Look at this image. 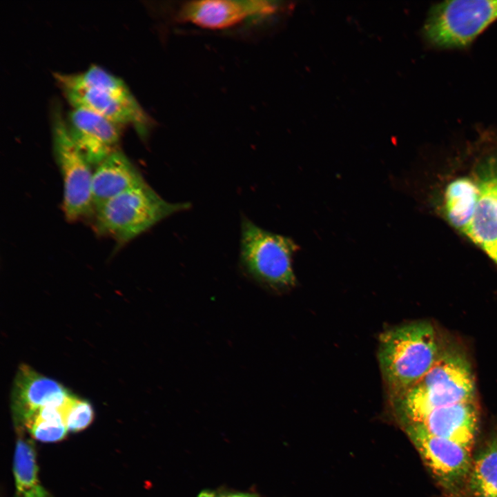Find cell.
Masks as SVG:
<instances>
[{"mask_svg": "<svg viewBox=\"0 0 497 497\" xmlns=\"http://www.w3.org/2000/svg\"><path fill=\"white\" fill-rule=\"evenodd\" d=\"M390 400L403 425L417 422L437 409L477 400L474 374L467 353L458 345L445 341L428 373Z\"/></svg>", "mask_w": 497, "mask_h": 497, "instance_id": "6da1fadb", "label": "cell"}, {"mask_svg": "<svg viewBox=\"0 0 497 497\" xmlns=\"http://www.w3.org/2000/svg\"><path fill=\"white\" fill-rule=\"evenodd\" d=\"M444 342L436 327L427 321L395 327L380 335L378 359L390 399L428 373Z\"/></svg>", "mask_w": 497, "mask_h": 497, "instance_id": "7a4b0ae2", "label": "cell"}, {"mask_svg": "<svg viewBox=\"0 0 497 497\" xmlns=\"http://www.w3.org/2000/svg\"><path fill=\"white\" fill-rule=\"evenodd\" d=\"M54 76L72 108L90 110L120 126L132 125L142 137L148 134L153 121L120 78L96 65Z\"/></svg>", "mask_w": 497, "mask_h": 497, "instance_id": "3957f363", "label": "cell"}, {"mask_svg": "<svg viewBox=\"0 0 497 497\" xmlns=\"http://www.w3.org/2000/svg\"><path fill=\"white\" fill-rule=\"evenodd\" d=\"M188 202L171 203L146 183L109 199L95 212V228L99 235L126 244L166 217L188 209Z\"/></svg>", "mask_w": 497, "mask_h": 497, "instance_id": "277c9868", "label": "cell"}, {"mask_svg": "<svg viewBox=\"0 0 497 497\" xmlns=\"http://www.w3.org/2000/svg\"><path fill=\"white\" fill-rule=\"evenodd\" d=\"M298 246L290 237L268 231L247 218L241 225L240 264L246 273L276 291L293 287V256Z\"/></svg>", "mask_w": 497, "mask_h": 497, "instance_id": "5b68a950", "label": "cell"}, {"mask_svg": "<svg viewBox=\"0 0 497 497\" xmlns=\"http://www.w3.org/2000/svg\"><path fill=\"white\" fill-rule=\"evenodd\" d=\"M496 20L497 0L441 1L431 6L422 35L434 48L463 49Z\"/></svg>", "mask_w": 497, "mask_h": 497, "instance_id": "8992f818", "label": "cell"}, {"mask_svg": "<svg viewBox=\"0 0 497 497\" xmlns=\"http://www.w3.org/2000/svg\"><path fill=\"white\" fill-rule=\"evenodd\" d=\"M52 150L63 180V211L68 221L95 215L92 197L93 171L71 139L66 119L59 108L51 119Z\"/></svg>", "mask_w": 497, "mask_h": 497, "instance_id": "52a82bcc", "label": "cell"}, {"mask_svg": "<svg viewBox=\"0 0 497 497\" xmlns=\"http://www.w3.org/2000/svg\"><path fill=\"white\" fill-rule=\"evenodd\" d=\"M405 431L445 497H467L473 452L413 424Z\"/></svg>", "mask_w": 497, "mask_h": 497, "instance_id": "ba28073f", "label": "cell"}, {"mask_svg": "<svg viewBox=\"0 0 497 497\" xmlns=\"http://www.w3.org/2000/svg\"><path fill=\"white\" fill-rule=\"evenodd\" d=\"M286 2L261 0L191 1L180 6L179 21L208 30H224L244 22L268 19L286 12Z\"/></svg>", "mask_w": 497, "mask_h": 497, "instance_id": "9c48e42d", "label": "cell"}, {"mask_svg": "<svg viewBox=\"0 0 497 497\" xmlns=\"http://www.w3.org/2000/svg\"><path fill=\"white\" fill-rule=\"evenodd\" d=\"M65 119L71 139L92 166L118 150L120 125L81 108H72Z\"/></svg>", "mask_w": 497, "mask_h": 497, "instance_id": "30bf717a", "label": "cell"}, {"mask_svg": "<svg viewBox=\"0 0 497 497\" xmlns=\"http://www.w3.org/2000/svg\"><path fill=\"white\" fill-rule=\"evenodd\" d=\"M72 396L60 383L22 364L12 392V410L16 425L44 407L66 404Z\"/></svg>", "mask_w": 497, "mask_h": 497, "instance_id": "8fae6325", "label": "cell"}, {"mask_svg": "<svg viewBox=\"0 0 497 497\" xmlns=\"http://www.w3.org/2000/svg\"><path fill=\"white\" fill-rule=\"evenodd\" d=\"M411 424L430 434L456 442L473 452L480 425L478 403L474 400L445 406Z\"/></svg>", "mask_w": 497, "mask_h": 497, "instance_id": "7c38bea8", "label": "cell"}, {"mask_svg": "<svg viewBox=\"0 0 497 497\" xmlns=\"http://www.w3.org/2000/svg\"><path fill=\"white\" fill-rule=\"evenodd\" d=\"M146 184L137 167L119 149L95 166L92 197L95 210L119 194Z\"/></svg>", "mask_w": 497, "mask_h": 497, "instance_id": "4fadbf2b", "label": "cell"}, {"mask_svg": "<svg viewBox=\"0 0 497 497\" xmlns=\"http://www.w3.org/2000/svg\"><path fill=\"white\" fill-rule=\"evenodd\" d=\"M467 497H497V428L473 454Z\"/></svg>", "mask_w": 497, "mask_h": 497, "instance_id": "5bb4252c", "label": "cell"}, {"mask_svg": "<svg viewBox=\"0 0 497 497\" xmlns=\"http://www.w3.org/2000/svg\"><path fill=\"white\" fill-rule=\"evenodd\" d=\"M480 195V187L467 177L453 180L445 190V204L448 220L465 234L473 219Z\"/></svg>", "mask_w": 497, "mask_h": 497, "instance_id": "9a60e30c", "label": "cell"}, {"mask_svg": "<svg viewBox=\"0 0 497 497\" xmlns=\"http://www.w3.org/2000/svg\"><path fill=\"white\" fill-rule=\"evenodd\" d=\"M480 195L466 233L497 264V202L483 183Z\"/></svg>", "mask_w": 497, "mask_h": 497, "instance_id": "2e32d148", "label": "cell"}, {"mask_svg": "<svg viewBox=\"0 0 497 497\" xmlns=\"http://www.w3.org/2000/svg\"><path fill=\"white\" fill-rule=\"evenodd\" d=\"M21 435L17 439L13 459L14 497H50L38 478L34 443Z\"/></svg>", "mask_w": 497, "mask_h": 497, "instance_id": "e0dca14e", "label": "cell"}, {"mask_svg": "<svg viewBox=\"0 0 497 497\" xmlns=\"http://www.w3.org/2000/svg\"><path fill=\"white\" fill-rule=\"evenodd\" d=\"M66 405H49L26 418L17 427L26 429L37 440L53 442L65 438L68 429L65 422Z\"/></svg>", "mask_w": 497, "mask_h": 497, "instance_id": "ac0fdd59", "label": "cell"}, {"mask_svg": "<svg viewBox=\"0 0 497 497\" xmlns=\"http://www.w3.org/2000/svg\"><path fill=\"white\" fill-rule=\"evenodd\" d=\"M94 418L92 405L86 400L74 397L66 414L65 422L68 431L78 432L88 427Z\"/></svg>", "mask_w": 497, "mask_h": 497, "instance_id": "d6986e66", "label": "cell"}, {"mask_svg": "<svg viewBox=\"0 0 497 497\" xmlns=\"http://www.w3.org/2000/svg\"><path fill=\"white\" fill-rule=\"evenodd\" d=\"M483 184L497 202V179H492Z\"/></svg>", "mask_w": 497, "mask_h": 497, "instance_id": "ffe728a7", "label": "cell"}, {"mask_svg": "<svg viewBox=\"0 0 497 497\" xmlns=\"http://www.w3.org/2000/svg\"><path fill=\"white\" fill-rule=\"evenodd\" d=\"M198 497H216L215 493L208 491H202Z\"/></svg>", "mask_w": 497, "mask_h": 497, "instance_id": "44dd1931", "label": "cell"}, {"mask_svg": "<svg viewBox=\"0 0 497 497\" xmlns=\"http://www.w3.org/2000/svg\"><path fill=\"white\" fill-rule=\"evenodd\" d=\"M216 497H245V494H230V495H226V496H220Z\"/></svg>", "mask_w": 497, "mask_h": 497, "instance_id": "7402d4cb", "label": "cell"}, {"mask_svg": "<svg viewBox=\"0 0 497 497\" xmlns=\"http://www.w3.org/2000/svg\"><path fill=\"white\" fill-rule=\"evenodd\" d=\"M245 497H251V496H250L248 495H245Z\"/></svg>", "mask_w": 497, "mask_h": 497, "instance_id": "603a6c76", "label": "cell"}]
</instances>
